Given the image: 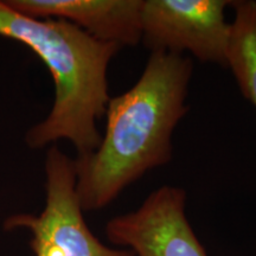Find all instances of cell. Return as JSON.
<instances>
[{"instance_id":"1","label":"cell","mask_w":256,"mask_h":256,"mask_svg":"<svg viewBox=\"0 0 256 256\" xmlns=\"http://www.w3.org/2000/svg\"><path fill=\"white\" fill-rule=\"evenodd\" d=\"M194 62L153 51L132 88L110 98L106 133L94 152L75 159L76 192L83 211L110 206L127 186L172 159V136L188 106Z\"/></svg>"},{"instance_id":"2","label":"cell","mask_w":256,"mask_h":256,"mask_svg":"<svg viewBox=\"0 0 256 256\" xmlns=\"http://www.w3.org/2000/svg\"><path fill=\"white\" fill-rule=\"evenodd\" d=\"M0 36L30 48L55 83L52 108L28 130V146L43 148L66 139L78 150V156L94 152L102 138L96 121L104 116L110 100L108 66L121 48L96 40L63 19L28 17L2 0Z\"/></svg>"},{"instance_id":"3","label":"cell","mask_w":256,"mask_h":256,"mask_svg":"<svg viewBox=\"0 0 256 256\" xmlns=\"http://www.w3.org/2000/svg\"><path fill=\"white\" fill-rule=\"evenodd\" d=\"M46 208L38 216L18 214L5 220L6 230H30L34 256H136L130 249L107 247L88 228L76 192L75 159L57 146L46 158Z\"/></svg>"},{"instance_id":"4","label":"cell","mask_w":256,"mask_h":256,"mask_svg":"<svg viewBox=\"0 0 256 256\" xmlns=\"http://www.w3.org/2000/svg\"><path fill=\"white\" fill-rule=\"evenodd\" d=\"M228 0H142V42L147 49L226 66L232 24Z\"/></svg>"},{"instance_id":"5","label":"cell","mask_w":256,"mask_h":256,"mask_svg":"<svg viewBox=\"0 0 256 256\" xmlns=\"http://www.w3.org/2000/svg\"><path fill=\"white\" fill-rule=\"evenodd\" d=\"M185 206L183 188L162 185L136 211L112 218L106 234L113 244L126 247L136 256H208Z\"/></svg>"},{"instance_id":"6","label":"cell","mask_w":256,"mask_h":256,"mask_svg":"<svg viewBox=\"0 0 256 256\" xmlns=\"http://www.w3.org/2000/svg\"><path fill=\"white\" fill-rule=\"evenodd\" d=\"M32 18L63 19L96 40L122 46L142 42V0H5Z\"/></svg>"},{"instance_id":"7","label":"cell","mask_w":256,"mask_h":256,"mask_svg":"<svg viewBox=\"0 0 256 256\" xmlns=\"http://www.w3.org/2000/svg\"><path fill=\"white\" fill-rule=\"evenodd\" d=\"M235 17L232 23L226 66L241 92L256 107V2H230Z\"/></svg>"}]
</instances>
